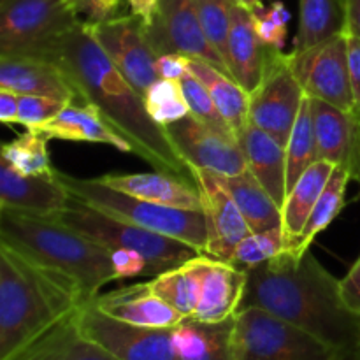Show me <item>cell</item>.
Segmentation results:
<instances>
[{
  "instance_id": "obj_1",
  "label": "cell",
  "mask_w": 360,
  "mask_h": 360,
  "mask_svg": "<svg viewBox=\"0 0 360 360\" xmlns=\"http://www.w3.org/2000/svg\"><path fill=\"white\" fill-rule=\"evenodd\" d=\"M35 56L56 63L77 88L81 102L95 105L132 144L134 155L153 165L155 171L195 179L192 167L169 139L165 127L151 118L143 95L116 69L91 35L86 21L81 20Z\"/></svg>"
},
{
  "instance_id": "obj_2",
  "label": "cell",
  "mask_w": 360,
  "mask_h": 360,
  "mask_svg": "<svg viewBox=\"0 0 360 360\" xmlns=\"http://www.w3.org/2000/svg\"><path fill=\"white\" fill-rule=\"evenodd\" d=\"M241 308H259L313 334L350 359L359 338L360 315L343 301L341 280L311 252L297 257L285 250L269 262L245 271Z\"/></svg>"
},
{
  "instance_id": "obj_3",
  "label": "cell",
  "mask_w": 360,
  "mask_h": 360,
  "mask_svg": "<svg viewBox=\"0 0 360 360\" xmlns=\"http://www.w3.org/2000/svg\"><path fill=\"white\" fill-rule=\"evenodd\" d=\"M86 302L76 281L0 243V360H14Z\"/></svg>"
},
{
  "instance_id": "obj_4",
  "label": "cell",
  "mask_w": 360,
  "mask_h": 360,
  "mask_svg": "<svg viewBox=\"0 0 360 360\" xmlns=\"http://www.w3.org/2000/svg\"><path fill=\"white\" fill-rule=\"evenodd\" d=\"M0 243L76 281L88 302L118 280L111 252L56 218L0 207Z\"/></svg>"
},
{
  "instance_id": "obj_5",
  "label": "cell",
  "mask_w": 360,
  "mask_h": 360,
  "mask_svg": "<svg viewBox=\"0 0 360 360\" xmlns=\"http://www.w3.org/2000/svg\"><path fill=\"white\" fill-rule=\"evenodd\" d=\"M56 176L69 190L70 195L77 197L83 202L151 232L186 243L206 255L207 224L204 210H185V207L150 202L111 188L101 178H74L62 171H56Z\"/></svg>"
},
{
  "instance_id": "obj_6",
  "label": "cell",
  "mask_w": 360,
  "mask_h": 360,
  "mask_svg": "<svg viewBox=\"0 0 360 360\" xmlns=\"http://www.w3.org/2000/svg\"><path fill=\"white\" fill-rule=\"evenodd\" d=\"M55 218L86 236L97 245L108 248L109 252L112 250L139 252L150 266L151 278L202 255L199 250L186 243L104 213L74 195H70L65 210Z\"/></svg>"
},
{
  "instance_id": "obj_7",
  "label": "cell",
  "mask_w": 360,
  "mask_h": 360,
  "mask_svg": "<svg viewBox=\"0 0 360 360\" xmlns=\"http://www.w3.org/2000/svg\"><path fill=\"white\" fill-rule=\"evenodd\" d=\"M236 360H350L345 352L259 308L236 316Z\"/></svg>"
},
{
  "instance_id": "obj_8",
  "label": "cell",
  "mask_w": 360,
  "mask_h": 360,
  "mask_svg": "<svg viewBox=\"0 0 360 360\" xmlns=\"http://www.w3.org/2000/svg\"><path fill=\"white\" fill-rule=\"evenodd\" d=\"M79 21L69 0H0V55H39Z\"/></svg>"
},
{
  "instance_id": "obj_9",
  "label": "cell",
  "mask_w": 360,
  "mask_h": 360,
  "mask_svg": "<svg viewBox=\"0 0 360 360\" xmlns=\"http://www.w3.org/2000/svg\"><path fill=\"white\" fill-rule=\"evenodd\" d=\"M304 95L290 55L269 48L260 83L250 91V123L287 146Z\"/></svg>"
},
{
  "instance_id": "obj_10",
  "label": "cell",
  "mask_w": 360,
  "mask_h": 360,
  "mask_svg": "<svg viewBox=\"0 0 360 360\" xmlns=\"http://www.w3.org/2000/svg\"><path fill=\"white\" fill-rule=\"evenodd\" d=\"M76 322L84 336L118 360H178L172 329L141 327L112 319L91 301L77 309Z\"/></svg>"
},
{
  "instance_id": "obj_11",
  "label": "cell",
  "mask_w": 360,
  "mask_h": 360,
  "mask_svg": "<svg viewBox=\"0 0 360 360\" xmlns=\"http://www.w3.org/2000/svg\"><path fill=\"white\" fill-rule=\"evenodd\" d=\"M292 67L308 97L354 112L348 67V35L340 34L304 51H292Z\"/></svg>"
},
{
  "instance_id": "obj_12",
  "label": "cell",
  "mask_w": 360,
  "mask_h": 360,
  "mask_svg": "<svg viewBox=\"0 0 360 360\" xmlns=\"http://www.w3.org/2000/svg\"><path fill=\"white\" fill-rule=\"evenodd\" d=\"M86 25L116 69L141 95L160 79L155 67L158 55L148 39L146 25L139 18L129 13L101 23L86 21Z\"/></svg>"
},
{
  "instance_id": "obj_13",
  "label": "cell",
  "mask_w": 360,
  "mask_h": 360,
  "mask_svg": "<svg viewBox=\"0 0 360 360\" xmlns=\"http://www.w3.org/2000/svg\"><path fill=\"white\" fill-rule=\"evenodd\" d=\"M146 34L157 55L181 53L190 58L204 60L232 76L227 63L204 35L195 0H160Z\"/></svg>"
},
{
  "instance_id": "obj_14",
  "label": "cell",
  "mask_w": 360,
  "mask_h": 360,
  "mask_svg": "<svg viewBox=\"0 0 360 360\" xmlns=\"http://www.w3.org/2000/svg\"><path fill=\"white\" fill-rule=\"evenodd\" d=\"M165 132L179 157L192 169H206L221 176H236L248 171L239 143L225 139L195 116L188 115L169 123L165 125Z\"/></svg>"
},
{
  "instance_id": "obj_15",
  "label": "cell",
  "mask_w": 360,
  "mask_h": 360,
  "mask_svg": "<svg viewBox=\"0 0 360 360\" xmlns=\"http://www.w3.org/2000/svg\"><path fill=\"white\" fill-rule=\"evenodd\" d=\"M202 197V210L207 224L206 255L231 262L236 248L252 234L245 217L236 206L231 193L221 186L217 174L206 169H192Z\"/></svg>"
},
{
  "instance_id": "obj_16",
  "label": "cell",
  "mask_w": 360,
  "mask_h": 360,
  "mask_svg": "<svg viewBox=\"0 0 360 360\" xmlns=\"http://www.w3.org/2000/svg\"><path fill=\"white\" fill-rule=\"evenodd\" d=\"M69 200V190L56 172L53 176L21 174L0 157V207L55 218L65 210Z\"/></svg>"
},
{
  "instance_id": "obj_17",
  "label": "cell",
  "mask_w": 360,
  "mask_h": 360,
  "mask_svg": "<svg viewBox=\"0 0 360 360\" xmlns=\"http://www.w3.org/2000/svg\"><path fill=\"white\" fill-rule=\"evenodd\" d=\"M0 90L81 102L77 88L56 63L32 55H0Z\"/></svg>"
},
{
  "instance_id": "obj_18",
  "label": "cell",
  "mask_w": 360,
  "mask_h": 360,
  "mask_svg": "<svg viewBox=\"0 0 360 360\" xmlns=\"http://www.w3.org/2000/svg\"><path fill=\"white\" fill-rule=\"evenodd\" d=\"M91 302L105 315L141 327L174 329L185 319L169 302L158 297L148 281L97 295Z\"/></svg>"
},
{
  "instance_id": "obj_19",
  "label": "cell",
  "mask_w": 360,
  "mask_h": 360,
  "mask_svg": "<svg viewBox=\"0 0 360 360\" xmlns=\"http://www.w3.org/2000/svg\"><path fill=\"white\" fill-rule=\"evenodd\" d=\"M46 139L76 141V143L109 144L123 153H134V148L95 105L86 102H70L56 118L35 129Z\"/></svg>"
},
{
  "instance_id": "obj_20",
  "label": "cell",
  "mask_w": 360,
  "mask_h": 360,
  "mask_svg": "<svg viewBox=\"0 0 360 360\" xmlns=\"http://www.w3.org/2000/svg\"><path fill=\"white\" fill-rule=\"evenodd\" d=\"M102 181L111 188L130 193L150 202L164 206L202 210V197L195 179L181 178L169 172H136V174H104Z\"/></svg>"
},
{
  "instance_id": "obj_21",
  "label": "cell",
  "mask_w": 360,
  "mask_h": 360,
  "mask_svg": "<svg viewBox=\"0 0 360 360\" xmlns=\"http://www.w3.org/2000/svg\"><path fill=\"white\" fill-rule=\"evenodd\" d=\"M236 316L221 322L185 316L172 329L178 360H236Z\"/></svg>"
},
{
  "instance_id": "obj_22",
  "label": "cell",
  "mask_w": 360,
  "mask_h": 360,
  "mask_svg": "<svg viewBox=\"0 0 360 360\" xmlns=\"http://www.w3.org/2000/svg\"><path fill=\"white\" fill-rule=\"evenodd\" d=\"M248 171L259 179L274 202L283 207L287 199V151L278 139L250 123L239 137Z\"/></svg>"
},
{
  "instance_id": "obj_23",
  "label": "cell",
  "mask_w": 360,
  "mask_h": 360,
  "mask_svg": "<svg viewBox=\"0 0 360 360\" xmlns=\"http://www.w3.org/2000/svg\"><path fill=\"white\" fill-rule=\"evenodd\" d=\"M246 287V273L234 264L211 259L204 274L202 290L193 319L221 322L232 319L241 308Z\"/></svg>"
},
{
  "instance_id": "obj_24",
  "label": "cell",
  "mask_w": 360,
  "mask_h": 360,
  "mask_svg": "<svg viewBox=\"0 0 360 360\" xmlns=\"http://www.w3.org/2000/svg\"><path fill=\"white\" fill-rule=\"evenodd\" d=\"M267 51L269 48L264 44L255 30L252 13L234 4L229 35V69L232 77L248 94L260 83Z\"/></svg>"
},
{
  "instance_id": "obj_25",
  "label": "cell",
  "mask_w": 360,
  "mask_h": 360,
  "mask_svg": "<svg viewBox=\"0 0 360 360\" xmlns=\"http://www.w3.org/2000/svg\"><path fill=\"white\" fill-rule=\"evenodd\" d=\"M311 109L319 160L348 169L354 158L359 118L320 98H311Z\"/></svg>"
},
{
  "instance_id": "obj_26",
  "label": "cell",
  "mask_w": 360,
  "mask_h": 360,
  "mask_svg": "<svg viewBox=\"0 0 360 360\" xmlns=\"http://www.w3.org/2000/svg\"><path fill=\"white\" fill-rule=\"evenodd\" d=\"M76 313L39 338L14 360H118L81 333Z\"/></svg>"
},
{
  "instance_id": "obj_27",
  "label": "cell",
  "mask_w": 360,
  "mask_h": 360,
  "mask_svg": "<svg viewBox=\"0 0 360 360\" xmlns=\"http://www.w3.org/2000/svg\"><path fill=\"white\" fill-rule=\"evenodd\" d=\"M336 165L327 160H316L309 165L308 171L299 178L294 188L287 193L281 207V234L285 239V248L292 250L301 236L313 207L319 202L330 174Z\"/></svg>"
},
{
  "instance_id": "obj_28",
  "label": "cell",
  "mask_w": 360,
  "mask_h": 360,
  "mask_svg": "<svg viewBox=\"0 0 360 360\" xmlns=\"http://www.w3.org/2000/svg\"><path fill=\"white\" fill-rule=\"evenodd\" d=\"M188 70L207 88L214 104L220 109L224 118L234 130L236 137H241L250 125V94L224 70L200 58H190Z\"/></svg>"
},
{
  "instance_id": "obj_29",
  "label": "cell",
  "mask_w": 360,
  "mask_h": 360,
  "mask_svg": "<svg viewBox=\"0 0 360 360\" xmlns=\"http://www.w3.org/2000/svg\"><path fill=\"white\" fill-rule=\"evenodd\" d=\"M218 181L231 193L252 232L281 229V207L266 192L250 171L236 176L217 174Z\"/></svg>"
},
{
  "instance_id": "obj_30",
  "label": "cell",
  "mask_w": 360,
  "mask_h": 360,
  "mask_svg": "<svg viewBox=\"0 0 360 360\" xmlns=\"http://www.w3.org/2000/svg\"><path fill=\"white\" fill-rule=\"evenodd\" d=\"M211 257L199 255L188 262L176 266L165 273L151 278V290L172 306L183 316H193L199 304L200 290H202L204 274L210 266Z\"/></svg>"
},
{
  "instance_id": "obj_31",
  "label": "cell",
  "mask_w": 360,
  "mask_h": 360,
  "mask_svg": "<svg viewBox=\"0 0 360 360\" xmlns=\"http://www.w3.org/2000/svg\"><path fill=\"white\" fill-rule=\"evenodd\" d=\"M340 34H347V0H299L294 51H304Z\"/></svg>"
},
{
  "instance_id": "obj_32",
  "label": "cell",
  "mask_w": 360,
  "mask_h": 360,
  "mask_svg": "<svg viewBox=\"0 0 360 360\" xmlns=\"http://www.w3.org/2000/svg\"><path fill=\"white\" fill-rule=\"evenodd\" d=\"M350 181V171L347 167L336 165L329 181H327L326 188H323L322 195H320L319 202L313 207L301 236H299L295 245L288 252H292L297 257L306 255L309 252L316 236L326 231L345 207V195H347V186Z\"/></svg>"
},
{
  "instance_id": "obj_33",
  "label": "cell",
  "mask_w": 360,
  "mask_h": 360,
  "mask_svg": "<svg viewBox=\"0 0 360 360\" xmlns=\"http://www.w3.org/2000/svg\"><path fill=\"white\" fill-rule=\"evenodd\" d=\"M287 193L294 188L302 174L309 169V165L319 160L316 153V136L315 120H313L311 98L304 95L297 120L294 123L290 137L287 141Z\"/></svg>"
},
{
  "instance_id": "obj_34",
  "label": "cell",
  "mask_w": 360,
  "mask_h": 360,
  "mask_svg": "<svg viewBox=\"0 0 360 360\" xmlns=\"http://www.w3.org/2000/svg\"><path fill=\"white\" fill-rule=\"evenodd\" d=\"M48 141L35 130H27L16 139L2 146V158H6L16 171L27 176H53V169L48 153Z\"/></svg>"
},
{
  "instance_id": "obj_35",
  "label": "cell",
  "mask_w": 360,
  "mask_h": 360,
  "mask_svg": "<svg viewBox=\"0 0 360 360\" xmlns=\"http://www.w3.org/2000/svg\"><path fill=\"white\" fill-rule=\"evenodd\" d=\"M144 105L158 125L165 127L190 115L179 79H157L143 95Z\"/></svg>"
},
{
  "instance_id": "obj_36",
  "label": "cell",
  "mask_w": 360,
  "mask_h": 360,
  "mask_svg": "<svg viewBox=\"0 0 360 360\" xmlns=\"http://www.w3.org/2000/svg\"><path fill=\"white\" fill-rule=\"evenodd\" d=\"M179 83H181L186 102H188L190 115L195 116L199 122H202L204 125L210 127L211 130H214V132H218L220 136H224L225 139L239 143L234 130L231 129L227 120L224 118L220 109L217 108V104H214L213 97H211V94L207 91V88L204 86L190 70L179 79Z\"/></svg>"
},
{
  "instance_id": "obj_37",
  "label": "cell",
  "mask_w": 360,
  "mask_h": 360,
  "mask_svg": "<svg viewBox=\"0 0 360 360\" xmlns=\"http://www.w3.org/2000/svg\"><path fill=\"white\" fill-rule=\"evenodd\" d=\"M234 0H195L200 27L210 44L229 67V35H231ZM231 70V69H229Z\"/></svg>"
},
{
  "instance_id": "obj_38",
  "label": "cell",
  "mask_w": 360,
  "mask_h": 360,
  "mask_svg": "<svg viewBox=\"0 0 360 360\" xmlns=\"http://www.w3.org/2000/svg\"><path fill=\"white\" fill-rule=\"evenodd\" d=\"M285 239L281 229H271L264 232H252L246 239L239 243L232 255L231 264L243 271L253 269L257 266L269 262L274 257L285 252Z\"/></svg>"
},
{
  "instance_id": "obj_39",
  "label": "cell",
  "mask_w": 360,
  "mask_h": 360,
  "mask_svg": "<svg viewBox=\"0 0 360 360\" xmlns=\"http://www.w3.org/2000/svg\"><path fill=\"white\" fill-rule=\"evenodd\" d=\"M252 16L257 34L262 39L264 44L267 48L283 51L288 34V20H290L285 4L281 0H274L271 6H264L262 9L252 13Z\"/></svg>"
},
{
  "instance_id": "obj_40",
  "label": "cell",
  "mask_w": 360,
  "mask_h": 360,
  "mask_svg": "<svg viewBox=\"0 0 360 360\" xmlns=\"http://www.w3.org/2000/svg\"><path fill=\"white\" fill-rule=\"evenodd\" d=\"M65 105L67 102L58 101V98L41 97V95H20L18 123L27 127V130H35L56 118Z\"/></svg>"
},
{
  "instance_id": "obj_41",
  "label": "cell",
  "mask_w": 360,
  "mask_h": 360,
  "mask_svg": "<svg viewBox=\"0 0 360 360\" xmlns=\"http://www.w3.org/2000/svg\"><path fill=\"white\" fill-rule=\"evenodd\" d=\"M77 16L88 23H101L118 16L122 0H69Z\"/></svg>"
},
{
  "instance_id": "obj_42",
  "label": "cell",
  "mask_w": 360,
  "mask_h": 360,
  "mask_svg": "<svg viewBox=\"0 0 360 360\" xmlns=\"http://www.w3.org/2000/svg\"><path fill=\"white\" fill-rule=\"evenodd\" d=\"M111 257L118 280L150 276V266H148L146 259L136 250H112Z\"/></svg>"
},
{
  "instance_id": "obj_43",
  "label": "cell",
  "mask_w": 360,
  "mask_h": 360,
  "mask_svg": "<svg viewBox=\"0 0 360 360\" xmlns=\"http://www.w3.org/2000/svg\"><path fill=\"white\" fill-rule=\"evenodd\" d=\"M155 67H157V74L160 79H181L188 72V56L181 55V53L158 55Z\"/></svg>"
},
{
  "instance_id": "obj_44",
  "label": "cell",
  "mask_w": 360,
  "mask_h": 360,
  "mask_svg": "<svg viewBox=\"0 0 360 360\" xmlns=\"http://www.w3.org/2000/svg\"><path fill=\"white\" fill-rule=\"evenodd\" d=\"M348 67L354 95V115L360 118V39L354 35H348Z\"/></svg>"
},
{
  "instance_id": "obj_45",
  "label": "cell",
  "mask_w": 360,
  "mask_h": 360,
  "mask_svg": "<svg viewBox=\"0 0 360 360\" xmlns=\"http://www.w3.org/2000/svg\"><path fill=\"white\" fill-rule=\"evenodd\" d=\"M341 294H343L345 304L360 315V257L355 260L347 276L341 280Z\"/></svg>"
},
{
  "instance_id": "obj_46",
  "label": "cell",
  "mask_w": 360,
  "mask_h": 360,
  "mask_svg": "<svg viewBox=\"0 0 360 360\" xmlns=\"http://www.w3.org/2000/svg\"><path fill=\"white\" fill-rule=\"evenodd\" d=\"M18 112H20V95L14 91L0 90V122L4 125L18 123Z\"/></svg>"
},
{
  "instance_id": "obj_47",
  "label": "cell",
  "mask_w": 360,
  "mask_h": 360,
  "mask_svg": "<svg viewBox=\"0 0 360 360\" xmlns=\"http://www.w3.org/2000/svg\"><path fill=\"white\" fill-rule=\"evenodd\" d=\"M130 14L139 18L144 25H151L155 14H157L160 0H127Z\"/></svg>"
},
{
  "instance_id": "obj_48",
  "label": "cell",
  "mask_w": 360,
  "mask_h": 360,
  "mask_svg": "<svg viewBox=\"0 0 360 360\" xmlns=\"http://www.w3.org/2000/svg\"><path fill=\"white\" fill-rule=\"evenodd\" d=\"M347 34L360 39V0H347Z\"/></svg>"
},
{
  "instance_id": "obj_49",
  "label": "cell",
  "mask_w": 360,
  "mask_h": 360,
  "mask_svg": "<svg viewBox=\"0 0 360 360\" xmlns=\"http://www.w3.org/2000/svg\"><path fill=\"white\" fill-rule=\"evenodd\" d=\"M352 176V181L359 183L360 186V118H359V125H357V137H355V151H354V158H352V164L348 167Z\"/></svg>"
},
{
  "instance_id": "obj_50",
  "label": "cell",
  "mask_w": 360,
  "mask_h": 360,
  "mask_svg": "<svg viewBox=\"0 0 360 360\" xmlns=\"http://www.w3.org/2000/svg\"><path fill=\"white\" fill-rule=\"evenodd\" d=\"M238 6L245 7L246 11H250V13H255V11L262 9L264 7V0H234Z\"/></svg>"
},
{
  "instance_id": "obj_51",
  "label": "cell",
  "mask_w": 360,
  "mask_h": 360,
  "mask_svg": "<svg viewBox=\"0 0 360 360\" xmlns=\"http://www.w3.org/2000/svg\"><path fill=\"white\" fill-rule=\"evenodd\" d=\"M350 360H360V322H359V338H357V343H355L354 350H352Z\"/></svg>"
}]
</instances>
